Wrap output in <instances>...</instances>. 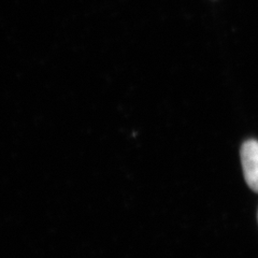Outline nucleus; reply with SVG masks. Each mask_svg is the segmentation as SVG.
I'll list each match as a JSON object with an SVG mask.
<instances>
[{
	"instance_id": "nucleus-1",
	"label": "nucleus",
	"mask_w": 258,
	"mask_h": 258,
	"mask_svg": "<svg viewBox=\"0 0 258 258\" xmlns=\"http://www.w3.org/2000/svg\"><path fill=\"white\" fill-rule=\"evenodd\" d=\"M244 177L251 189L258 192V141L247 140L241 148Z\"/></svg>"
}]
</instances>
